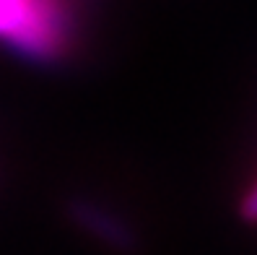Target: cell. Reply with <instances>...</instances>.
Here are the masks:
<instances>
[{
	"mask_svg": "<svg viewBox=\"0 0 257 255\" xmlns=\"http://www.w3.org/2000/svg\"><path fill=\"white\" fill-rule=\"evenodd\" d=\"M68 214L73 216L75 224H81L88 234L101 239L104 245H109L114 250H133L135 245L133 229L119 216L107 211L104 206H96L94 201H86V198H75L68 206Z\"/></svg>",
	"mask_w": 257,
	"mask_h": 255,
	"instance_id": "cell-2",
	"label": "cell"
},
{
	"mask_svg": "<svg viewBox=\"0 0 257 255\" xmlns=\"http://www.w3.org/2000/svg\"><path fill=\"white\" fill-rule=\"evenodd\" d=\"M241 216L249 219V221H257V183L244 196V201H241Z\"/></svg>",
	"mask_w": 257,
	"mask_h": 255,
	"instance_id": "cell-3",
	"label": "cell"
},
{
	"mask_svg": "<svg viewBox=\"0 0 257 255\" xmlns=\"http://www.w3.org/2000/svg\"><path fill=\"white\" fill-rule=\"evenodd\" d=\"M75 37L70 0H0V42L24 60L57 63Z\"/></svg>",
	"mask_w": 257,
	"mask_h": 255,
	"instance_id": "cell-1",
	"label": "cell"
}]
</instances>
